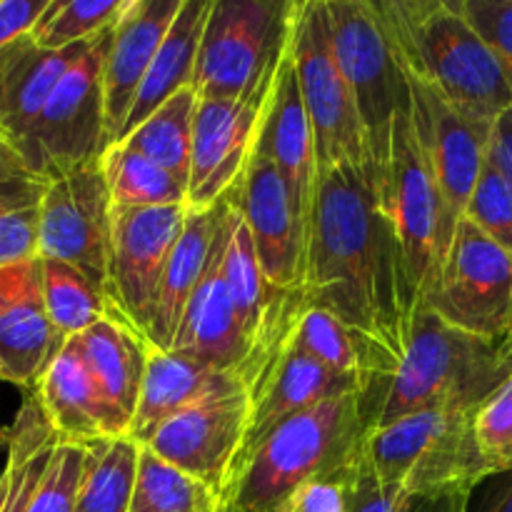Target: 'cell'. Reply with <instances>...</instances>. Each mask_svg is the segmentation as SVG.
Segmentation results:
<instances>
[{"label":"cell","mask_w":512,"mask_h":512,"mask_svg":"<svg viewBox=\"0 0 512 512\" xmlns=\"http://www.w3.org/2000/svg\"><path fill=\"white\" fill-rule=\"evenodd\" d=\"M40 265L45 305L55 330L65 340L108 318V298L78 268L53 258H40Z\"/></svg>","instance_id":"35"},{"label":"cell","mask_w":512,"mask_h":512,"mask_svg":"<svg viewBox=\"0 0 512 512\" xmlns=\"http://www.w3.org/2000/svg\"><path fill=\"white\" fill-rule=\"evenodd\" d=\"M138 465L140 443L130 435L88 448L75 512H130Z\"/></svg>","instance_id":"31"},{"label":"cell","mask_w":512,"mask_h":512,"mask_svg":"<svg viewBox=\"0 0 512 512\" xmlns=\"http://www.w3.org/2000/svg\"><path fill=\"white\" fill-rule=\"evenodd\" d=\"M210 3L213 0H183V8L175 15L168 35L160 43L158 53H155L153 63L148 68V75H145L143 85H140L138 95H135L133 110H130L128 120H125L120 140L133 133L165 100L173 98L180 90L193 88L195 68H198V50L200 40H203L205 20H208L210 13Z\"/></svg>","instance_id":"27"},{"label":"cell","mask_w":512,"mask_h":512,"mask_svg":"<svg viewBox=\"0 0 512 512\" xmlns=\"http://www.w3.org/2000/svg\"><path fill=\"white\" fill-rule=\"evenodd\" d=\"M385 203L398 228L415 298H418V305H423L438 283L440 268H443L458 223L450 218L445 208L428 155L415 133L413 108L400 110L395 118Z\"/></svg>","instance_id":"9"},{"label":"cell","mask_w":512,"mask_h":512,"mask_svg":"<svg viewBox=\"0 0 512 512\" xmlns=\"http://www.w3.org/2000/svg\"><path fill=\"white\" fill-rule=\"evenodd\" d=\"M460 10L495 55L512 90V0H460Z\"/></svg>","instance_id":"42"},{"label":"cell","mask_w":512,"mask_h":512,"mask_svg":"<svg viewBox=\"0 0 512 512\" xmlns=\"http://www.w3.org/2000/svg\"><path fill=\"white\" fill-rule=\"evenodd\" d=\"M303 293L353 335L358 393L398 368L420 305L373 170L338 165L318 173Z\"/></svg>","instance_id":"1"},{"label":"cell","mask_w":512,"mask_h":512,"mask_svg":"<svg viewBox=\"0 0 512 512\" xmlns=\"http://www.w3.org/2000/svg\"><path fill=\"white\" fill-rule=\"evenodd\" d=\"M475 443L485 480L512 473V375L475 413Z\"/></svg>","instance_id":"38"},{"label":"cell","mask_w":512,"mask_h":512,"mask_svg":"<svg viewBox=\"0 0 512 512\" xmlns=\"http://www.w3.org/2000/svg\"><path fill=\"white\" fill-rule=\"evenodd\" d=\"M110 200L118 208H163V205H188V188L168 170L155 165L128 145L115 143L100 158Z\"/></svg>","instance_id":"32"},{"label":"cell","mask_w":512,"mask_h":512,"mask_svg":"<svg viewBox=\"0 0 512 512\" xmlns=\"http://www.w3.org/2000/svg\"><path fill=\"white\" fill-rule=\"evenodd\" d=\"M488 155L498 163V168L508 175L512 183V108L500 113L498 120L493 123Z\"/></svg>","instance_id":"47"},{"label":"cell","mask_w":512,"mask_h":512,"mask_svg":"<svg viewBox=\"0 0 512 512\" xmlns=\"http://www.w3.org/2000/svg\"><path fill=\"white\" fill-rule=\"evenodd\" d=\"M188 205L118 208L113 205L108 318L148 343L155 300L170 253L183 233ZM150 345V343H148Z\"/></svg>","instance_id":"13"},{"label":"cell","mask_w":512,"mask_h":512,"mask_svg":"<svg viewBox=\"0 0 512 512\" xmlns=\"http://www.w3.org/2000/svg\"><path fill=\"white\" fill-rule=\"evenodd\" d=\"M225 213H228V203H225ZM225 213L218 238L213 243L208 268H205L203 280H200L193 298H190V305L185 310V318L180 323V330L170 350L198 358L220 370L238 373L250 390L255 373H258V363H255V350L250 345L248 335H245L243 325H240L223 278Z\"/></svg>","instance_id":"21"},{"label":"cell","mask_w":512,"mask_h":512,"mask_svg":"<svg viewBox=\"0 0 512 512\" xmlns=\"http://www.w3.org/2000/svg\"><path fill=\"white\" fill-rule=\"evenodd\" d=\"M228 195L248 223L260 268L270 285L288 293L305 290L308 235L278 165L253 150L243 175Z\"/></svg>","instance_id":"15"},{"label":"cell","mask_w":512,"mask_h":512,"mask_svg":"<svg viewBox=\"0 0 512 512\" xmlns=\"http://www.w3.org/2000/svg\"><path fill=\"white\" fill-rule=\"evenodd\" d=\"M180 8L183 0H130L115 23L103 68L105 150L123 135L135 95Z\"/></svg>","instance_id":"23"},{"label":"cell","mask_w":512,"mask_h":512,"mask_svg":"<svg viewBox=\"0 0 512 512\" xmlns=\"http://www.w3.org/2000/svg\"><path fill=\"white\" fill-rule=\"evenodd\" d=\"M58 443L93 448L130 435V415L108 398L70 338L33 388Z\"/></svg>","instance_id":"20"},{"label":"cell","mask_w":512,"mask_h":512,"mask_svg":"<svg viewBox=\"0 0 512 512\" xmlns=\"http://www.w3.org/2000/svg\"><path fill=\"white\" fill-rule=\"evenodd\" d=\"M48 178L28 175L0 183V268L40 258V213Z\"/></svg>","instance_id":"34"},{"label":"cell","mask_w":512,"mask_h":512,"mask_svg":"<svg viewBox=\"0 0 512 512\" xmlns=\"http://www.w3.org/2000/svg\"><path fill=\"white\" fill-rule=\"evenodd\" d=\"M255 150L278 165L285 185H288L295 213L303 223L305 235L310 238V220H313L315 193H318V158H315L313 130H310L308 110H305L303 93H300L288 40H285V50L280 55L278 73H275L268 108H265L263 123H260Z\"/></svg>","instance_id":"22"},{"label":"cell","mask_w":512,"mask_h":512,"mask_svg":"<svg viewBox=\"0 0 512 512\" xmlns=\"http://www.w3.org/2000/svg\"><path fill=\"white\" fill-rule=\"evenodd\" d=\"M365 433L358 393L293 415L228 480L215 512H295L308 485L360 453Z\"/></svg>","instance_id":"4"},{"label":"cell","mask_w":512,"mask_h":512,"mask_svg":"<svg viewBox=\"0 0 512 512\" xmlns=\"http://www.w3.org/2000/svg\"><path fill=\"white\" fill-rule=\"evenodd\" d=\"M512 375L508 343L470 335L420 308L398 368L360 390L365 430L423 410L480 408Z\"/></svg>","instance_id":"2"},{"label":"cell","mask_w":512,"mask_h":512,"mask_svg":"<svg viewBox=\"0 0 512 512\" xmlns=\"http://www.w3.org/2000/svg\"><path fill=\"white\" fill-rule=\"evenodd\" d=\"M65 343L45 305L40 258L0 268V380L33 390Z\"/></svg>","instance_id":"19"},{"label":"cell","mask_w":512,"mask_h":512,"mask_svg":"<svg viewBox=\"0 0 512 512\" xmlns=\"http://www.w3.org/2000/svg\"><path fill=\"white\" fill-rule=\"evenodd\" d=\"M130 0H53L30 38L45 50H65L98 38L128 10Z\"/></svg>","instance_id":"36"},{"label":"cell","mask_w":512,"mask_h":512,"mask_svg":"<svg viewBox=\"0 0 512 512\" xmlns=\"http://www.w3.org/2000/svg\"><path fill=\"white\" fill-rule=\"evenodd\" d=\"M473 410H423L365 433L363 455L380 485L408 495L475 490L485 480Z\"/></svg>","instance_id":"5"},{"label":"cell","mask_w":512,"mask_h":512,"mask_svg":"<svg viewBox=\"0 0 512 512\" xmlns=\"http://www.w3.org/2000/svg\"><path fill=\"white\" fill-rule=\"evenodd\" d=\"M28 175H38L33 173L28 163H25L23 155L8 143V140L0 135V183L5 180H13V178H28Z\"/></svg>","instance_id":"48"},{"label":"cell","mask_w":512,"mask_h":512,"mask_svg":"<svg viewBox=\"0 0 512 512\" xmlns=\"http://www.w3.org/2000/svg\"><path fill=\"white\" fill-rule=\"evenodd\" d=\"M75 343L100 388L133 420L148 370L150 345L110 318H103L85 333L75 335Z\"/></svg>","instance_id":"28"},{"label":"cell","mask_w":512,"mask_h":512,"mask_svg":"<svg viewBox=\"0 0 512 512\" xmlns=\"http://www.w3.org/2000/svg\"><path fill=\"white\" fill-rule=\"evenodd\" d=\"M58 438L30 390L8 428V460L0 473V512H25L48 473Z\"/></svg>","instance_id":"29"},{"label":"cell","mask_w":512,"mask_h":512,"mask_svg":"<svg viewBox=\"0 0 512 512\" xmlns=\"http://www.w3.org/2000/svg\"><path fill=\"white\" fill-rule=\"evenodd\" d=\"M288 45L313 130L318 173L358 165L378 175L353 90L335 58L325 0H293Z\"/></svg>","instance_id":"7"},{"label":"cell","mask_w":512,"mask_h":512,"mask_svg":"<svg viewBox=\"0 0 512 512\" xmlns=\"http://www.w3.org/2000/svg\"><path fill=\"white\" fill-rule=\"evenodd\" d=\"M465 512H512V473L483 480L470 495Z\"/></svg>","instance_id":"46"},{"label":"cell","mask_w":512,"mask_h":512,"mask_svg":"<svg viewBox=\"0 0 512 512\" xmlns=\"http://www.w3.org/2000/svg\"><path fill=\"white\" fill-rule=\"evenodd\" d=\"M400 60L460 115L493 125L512 108V90L460 0H375Z\"/></svg>","instance_id":"3"},{"label":"cell","mask_w":512,"mask_h":512,"mask_svg":"<svg viewBox=\"0 0 512 512\" xmlns=\"http://www.w3.org/2000/svg\"><path fill=\"white\" fill-rule=\"evenodd\" d=\"M470 488H448L438 490V493H423V495H405L400 508L395 512H465L468 510Z\"/></svg>","instance_id":"44"},{"label":"cell","mask_w":512,"mask_h":512,"mask_svg":"<svg viewBox=\"0 0 512 512\" xmlns=\"http://www.w3.org/2000/svg\"><path fill=\"white\" fill-rule=\"evenodd\" d=\"M85 463H88V448L58 443L48 473L40 480L25 512H75Z\"/></svg>","instance_id":"40"},{"label":"cell","mask_w":512,"mask_h":512,"mask_svg":"<svg viewBox=\"0 0 512 512\" xmlns=\"http://www.w3.org/2000/svg\"><path fill=\"white\" fill-rule=\"evenodd\" d=\"M350 393H358V380L343 378V375H335L333 370L323 368L318 360L305 355L303 350L295 345L293 335H290V338L280 345L278 353L268 360V365L260 370L253 388L248 390V430H245V438L243 443H240L238 455H235L230 478L248 463L253 450L258 448L280 423L290 420L293 415L315 408V405L328 403V400L333 398H343V395Z\"/></svg>","instance_id":"18"},{"label":"cell","mask_w":512,"mask_h":512,"mask_svg":"<svg viewBox=\"0 0 512 512\" xmlns=\"http://www.w3.org/2000/svg\"><path fill=\"white\" fill-rule=\"evenodd\" d=\"M248 418L250 395L240 393L173 415L145 435L140 445L208 485L220 500L248 430Z\"/></svg>","instance_id":"17"},{"label":"cell","mask_w":512,"mask_h":512,"mask_svg":"<svg viewBox=\"0 0 512 512\" xmlns=\"http://www.w3.org/2000/svg\"><path fill=\"white\" fill-rule=\"evenodd\" d=\"M195 113H198V93L195 88H185L165 100L120 143L153 160L155 165L168 170L178 183L188 188L190 163H193Z\"/></svg>","instance_id":"30"},{"label":"cell","mask_w":512,"mask_h":512,"mask_svg":"<svg viewBox=\"0 0 512 512\" xmlns=\"http://www.w3.org/2000/svg\"><path fill=\"white\" fill-rule=\"evenodd\" d=\"M115 25L98 35L50 93L33 130L30 168L43 178L105 153L103 68Z\"/></svg>","instance_id":"11"},{"label":"cell","mask_w":512,"mask_h":512,"mask_svg":"<svg viewBox=\"0 0 512 512\" xmlns=\"http://www.w3.org/2000/svg\"><path fill=\"white\" fill-rule=\"evenodd\" d=\"M463 218L512 253V183L488 155Z\"/></svg>","instance_id":"39"},{"label":"cell","mask_w":512,"mask_h":512,"mask_svg":"<svg viewBox=\"0 0 512 512\" xmlns=\"http://www.w3.org/2000/svg\"><path fill=\"white\" fill-rule=\"evenodd\" d=\"M423 310L470 335L508 343L512 333V253L463 218Z\"/></svg>","instance_id":"10"},{"label":"cell","mask_w":512,"mask_h":512,"mask_svg":"<svg viewBox=\"0 0 512 512\" xmlns=\"http://www.w3.org/2000/svg\"><path fill=\"white\" fill-rule=\"evenodd\" d=\"M3 445H8V428L0 430V448H3Z\"/></svg>","instance_id":"49"},{"label":"cell","mask_w":512,"mask_h":512,"mask_svg":"<svg viewBox=\"0 0 512 512\" xmlns=\"http://www.w3.org/2000/svg\"><path fill=\"white\" fill-rule=\"evenodd\" d=\"M218 495L140 445L138 483L130 512H215Z\"/></svg>","instance_id":"33"},{"label":"cell","mask_w":512,"mask_h":512,"mask_svg":"<svg viewBox=\"0 0 512 512\" xmlns=\"http://www.w3.org/2000/svg\"><path fill=\"white\" fill-rule=\"evenodd\" d=\"M248 393V385L238 373L220 370L183 353H163L150 348L148 370L140 390L138 410L130 425V438L140 440L153 433L160 423L213 400Z\"/></svg>","instance_id":"25"},{"label":"cell","mask_w":512,"mask_h":512,"mask_svg":"<svg viewBox=\"0 0 512 512\" xmlns=\"http://www.w3.org/2000/svg\"><path fill=\"white\" fill-rule=\"evenodd\" d=\"M293 0H213L195 68L198 100H243L285 48Z\"/></svg>","instance_id":"8"},{"label":"cell","mask_w":512,"mask_h":512,"mask_svg":"<svg viewBox=\"0 0 512 512\" xmlns=\"http://www.w3.org/2000/svg\"><path fill=\"white\" fill-rule=\"evenodd\" d=\"M280 55L265 70L253 93L245 95L243 100H210V103L198 100L188 208H213L240 180L258 143L260 123L268 108Z\"/></svg>","instance_id":"14"},{"label":"cell","mask_w":512,"mask_h":512,"mask_svg":"<svg viewBox=\"0 0 512 512\" xmlns=\"http://www.w3.org/2000/svg\"><path fill=\"white\" fill-rule=\"evenodd\" d=\"M93 40L65 50H45L25 35L0 50V135L23 155L25 163L30 160L35 123L50 93Z\"/></svg>","instance_id":"24"},{"label":"cell","mask_w":512,"mask_h":512,"mask_svg":"<svg viewBox=\"0 0 512 512\" xmlns=\"http://www.w3.org/2000/svg\"><path fill=\"white\" fill-rule=\"evenodd\" d=\"M405 68V65H403ZM410 85V108L420 145L428 155L440 195L450 218L460 223L468 208L483 165L488 160L493 125L473 123L460 115L433 85L405 68Z\"/></svg>","instance_id":"16"},{"label":"cell","mask_w":512,"mask_h":512,"mask_svg":"<svg viewBox=\"0 0 512 512\" xmlns=\"http://www.w3.org/2000/svg\"><path fill=\"white\" fill-rule=\"evenodd\" d=\"M113 200L100 160H88L48 180L40 213V258L78 268L108 298Z\"/></svg>","instance_id":"12"},{"label":"cell","mask_w":512,"mask_h":512,"mask_svg":"<svg viewBox=\"0 0 512 512\" xmlns=\"http://www.w3.org/2000/svg\"><path fill=\"white\" fill-rule=\"evenodd\" d=\"M293 340L305 355L318 360L323 368L333 370L335 375H343V378L358 380L360 358L355 340L350 330L340 323L338 315H333L330 310L308 305L295 325Z\"/></svg>","instance_id":"37"},{"label":"cell","mask_w":512,"mask_h":512,"mask_svg":"<svg viewBox=\"0 0 512 512\" xmlns=\"http://www.w3.org/2000/svg\"><path fill=\"white\" fill-rule=\"evenodd\" d=\"M508 345H510V350H512V333H510V338H508Z\"/></svg>","instance_id":"50"},{"label":"cell","mask_w":512,"mask_h":512,"mask_svg":"<svg viewBox=\"0 0 512 512\" xmlns=\"http://www.w3.org/2000/svg\"><path fill=\"white\" fill-rule=\"evenodd\" d=\"M365 473H368V460L360 448V453L348 465L308 485L298 498L295 512H353Z\"/></svg>","instance_id":"41"},{"label":"cell","mask_w":512,"mask_h":512,"mask_svg":"<svg viewBox=\"0 0 512 512\" xmlns=\"http://www.w3.org/2000/svg\"><path fill=\"white\" fill-rule=\"evenodd\" d=\"M53 0H0V50L35 30Z\"/></svg>","instance_id":"43"},{"label":"cell","mask_w":512,"mask_h":512,"mask_svg":"<svg viewBox=\"0 0 512 512\" xmlns=\"http://www.w3.org/2000/svg\"><path fill=\"white\" fill-rule=\"evenodd\" d=\"M403 488H388V485H380L375 473L370 470L365 473L363 485L358 490V498H355L353 512H395L400 508V503L405 500Z\"/></svg>","instance_id":"45"},{"label":"cell","mask_w":512,"mask_h":512,"mask_svg":"<svg viewBox=\"0 0 512 512\" xmlns=\"http://www.w3.org/2000/svg\"><path fill=\"white\" fill-rule=\"evenodd\" d=\"M325 5L335 58L353 90L385 190L395 118L410 108L408 75L375 0H325Z\"/></svg>","instance_id":"6"},{"label":"cell","mask_w":512,"mask_h":512,"mask_svg":"<svg viewBox=\"0 0 512 512\" xmlns=\"http://www.w3.org/2000/svg\"><path fill=\"white\" fill-rule=\"evenodd\" d=\"M225 200L220 198L213 208H188L183 233L170 253L168 265L160 280L158 300H155L153 323L148 330L150 348L168 353L178 335L180 323L185 318L190 298L203 280L208 268L213 243L218 238L220 223H223Z\"/></svg>","instance_id":"26"}]
</instances>
